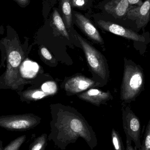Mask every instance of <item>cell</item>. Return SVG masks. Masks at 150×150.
Here are the masks:
<instances>
[{"mask_svg": "<svg viewBox=\"0 0 150 150\" xmlns=\"http://www.w3.org/2000/svg\"><path fill=\"white\" fill-rule=\"evenodd\" d=\"M7 28V35L0 40V47L6 55V70L0 76V89L21 91L26 84L20 76V69L25 60L27 50L14 29L10 25Z\"/></svg>", "mask_w": 150, "mask_h": 150, "instance_id": "1", "label": "cell"}, {"mask_svg": "<svg viewBox=\"0 0 150 150\" xmlns=\"http://www.w3.org/2000/svg\"><path fill=\"white\" fill-rule=\"evenodd\" d=\"M57 115L48 138L52 137L51 139L54 140L59 147L61 144L62 148L75 142L79 137L83 138L92 149L97 145L95 133L79 116L67 111H60Z\"/></svg>", "mask_w": 150, "mask_h": 150, "instance_id": "2", "label": "cell"}, {"mask_svg": "<svg viewBox=\"0 0 150 150\" xmlns=\"http://www.w3.org/2000/svg\"><path fill=\"white\" fill-rule=\"evenodd\" d=\"M121 90L122 100L130 103L144 90L145 79L143 69L132 61L125 59Z\"/></svg>", "mask_w": 150, "mask_h": 150, "instance_id": "3", "label": "cell"}, {"mask_svg": "<svg viewBox=\"0 0 150 150\" xmlns=\"http://www.w3.org/2000/svg\"><path fill=\"white\" fill-rule=\"evenodd\" d=\"M40 122L39 117L32 114L0 116V127L11 131H25L35 127Z\"/></svg>", "mask_w": 150, "mask_h": 150, "instance_id": "4", "label": "cell"}, {"mask_svg": "<svg viewBox=\"0 0 150 150\" xmlns=\"http://www.w3.org/2000/svg\"><path fill=\"white\" fill-rule=\"evenodd\" d=\"M122 124L126 139L133 142L135 148L139 150L142 145L141 122L138 117L128 107L123 112Z\"/></svg>", "mask_w": 150, "mask_h": 150, "instance_id": "5", "label": "cell"}, {"mask_svg": "<svg viewBox=\"0 0 150 150\" xmlns=\"http://www.w3.org/2000/svg\"><path fill=\"white\" fill-rule=\"evenodd\" d=\"M77 37L82 45L90 68L95 74L105 79L106 76V69L103 55L80 35H77Z\"/></svg>", "mask_w": 150, "mask_h": 150, "instance_id": "6", "label": "cell"}, {"mask_svg": "<svg viewBox=\"0 0 150 150\" xmlns=\"http://www.w3.org/2000/svg\"><path fill=\"white\" fill-rule=\"evenodd\" d=\"M97 24L99 27L104 30L115 35L137 42H145V38L142 35H140L134 31L125 28L117 24L102 20L97 21Z\"/></svg>", "mask_w": 150, "mask_h": 150, "instance_id": "7", "label": "cell"}, {"mask_svg": "<svg viewBox=\"0 0 150 150\" xmlns=\"http://www.w3.org/2000/svg\"><path fill=\"white\" fill-rule=\"evenodd\" d=\"M127 16L129 19L136 20L137 28L144 30L150 21V0H145L141 6H132Z\"/></svg>", "mask_w": 150, "mask_h": 150, "instance_id": "8", "label": "cell"}, {"mask_svg": "<svg viewBox=\"0 0 150 150\" xmlns=\"http://www.w3.org/2000/svg\"><path fill=\"white\" fill-rule=\"evenodd\" d=\"M74 14L77 25L85 35L93 41L103 45L104 41L102 37L91 20L79 12L76 11Z\"/></svg>", "mask_w": 150, "mask_h": 150, "instance_id": "9", "label": "cell"}, {"mask_svg": "<svg viewBox=\"0 0 150 150\" xmlns=\"http://www.w3.org/2000/svg\"><path fill=\"white\" fill-rule=\"evenodd\" d=\"M95 83V82L91 79L82 76H76L67 81L65 89L68 92L78 93L92 87Z\"/></svg>", "mask_w": 150, "mask_h": 150, "instance_id": "10", "label": "cell"}, {"mask_svg": "<svg viewBox=\"0 0 150 150\" xmlns=\"http://www.w3.org/2000/svg\"><path fill=\"white\" fill-rule=\"evenodd\" d=\"M132 7L127 0H112L106 4L105 9L115 18H122Z\"/></svg>", "mask_w": 150, "mask_h": 150, "instance_id": "11", "label": "cell"}, {"mask_svg": "<svg viewBox=\"0 0 150 150\" xmlns=\"http://www.w3.org/2000/svg\"><path fill=\"white\" fill-rule=\"evenodd\" d=\"M110 92H104L98 89H91L78 95V97L83 100L92 104L99 105L104 101L108 100L111 97Z\"/></svg>", "mask_w": 150, "mask_h": 150, "instance_id": "12", "label": "cell"}, {"mask_svg": "<svg viewBox=\"0 0 150 150\" xmlns=\"http://www.w3.org/2000/svg\"><path fill=\"white\" fill-rule=\"evenodd\" d=\"M21 66L20 74L22 79L27 84L29 83L26 79L33 78L36 76L39 69L38 65L36 62L25 60Z\"/></svg>", "mask_w": 150, "mask_h": 150, "instance_id": "13", "label": "cell"}, {"mask_svg": "<svg viewBox=\"0 0 150 150\" xmlns=\"http://www.w3.org/2000/svg\"><path fill=\"white\" fill-rule=\"evenodd\" d=\"M17 93L22 101L39 100L48 95L40 89H27L23 91H17Z\"/></svg>", "mask_w": 150, "mask_h": 150, "instance_id": "14", "label": "cell"}, {"mask_svg": "<svg viewBox=\"0 0 150 150\" xmlns=\"http://www.w3.org/2000/svg\"><path fill=\"white\" fill-rule=\"evenodd\" d=\"M52 22L54 27L64 37L69 39V35L66 29L65 24L62 20V18L57 10L54 9L52 13Z\"/></svg>", "mask_w": 150, "mask_h": 150, "instance_id": "15", "label": "cell"}, {"mask_svg": "<svg viewBox=\"0 0 150 150\" xmlns=\"http://www.w3.org/2000/svg\"><path fill=\"white\" fill-rule=\"evenodd\" d=\"M61 5L63 18L66 23V26L69 29L71 27L73 20L70 0H61Z\"/></svg>", "mask_w": 150, "mask_h": 150, "instance_id": "16", "label": "cell"}, {"mask_svg": "<svg viewBox=\"0 0 150 150\" xmlns=\"http://www.w3.org/2000/svg\"><path fill=\"white\" fill-rule=\"evenodd\" d=\"M47 137L46 134H42L35 139L30 145L28 150H45L47 145Z\"/></svg>", "mask_w": 150, "mask_h": 150, "instance_id": "17", "label": "cell"}, {"mask_svg": "<svg viewBox=\"0 0 150 150\" xmlns=\"http://www.w3.org/2000/svg\"><path fill=\"white\" fill-rule=\"evenodd\" d=\"M25 135L14 139L4 148V150H20L21 146L26 140Z\"/></svg>", "mask_w": 150, "mask_h": 150, "instance_id": "18", "label": "cell"}, {"mask_svg": "<svg viewBox=\"0 0 150 150\" xmlns=\"http://www.w3.org/2000/svg\"><path fill=\"white\" fill-rule=\"evenodd\" d=\"M112 139L115 150H125L123 142L122 141L120 134L114 129L112 130Z\"/></svg>", "mask_w": 150, "mask_h": 150, "instance_id": "19", "label": "cell"}, {"mask_svg": "<svg viewBox=\"0 0 150 150\" xmlns=\"http://www.w3.org/2000/svg\"><path fill=\"white\" fill-rule=\"evenodd\" d=\"M41 89L45 93L49 95L56 93L58 88L57 84L55 82L53 81H48L42 85Z\"/></svg>", "mask_w": 150, "mask_h": 150, "instance_id": "20", "label": "cell"}, {"mask_svg": "<svg viewBox=\"0 0 150 150\" xmlns=\"http://www.w3.org/2000/svg\"><path fill=\"white\" fill-rule=\"evenodd\" d=\"M138 150H150V119L146 127L144 138L141 148Z\"/></svg>", "mask_w": 150, "mask_h": 150, "instance_id": "21", "label": "cell"}, {"mask_svg": "<svg viewBox=\"0 0 150 150\" xmlns=\"http://www.w3.org/2000/svg\"><path fill=\"white\" fill-rule=\"evenodd\" d=\"M41 54L46 59L50 60L52 59V56L48 50L45 47H42L40 50Z\"/></svg>", "mask_w": 150, "mask_h": 150, "instance_id": "22", "label": "cell"}, {"mask_svg": "<svg viewBox=\"0 0 150 150\" xmlns=\"http://www.w3.org/2000/svg\"><path fill=\"white\" fill-rule=\"evenodd\" d=\"M16 2L21 8H24L27 7L30 4V0H12Z\"/></svg>", "mask_w": 150, "mask_h": 150, "instance_id": "23", "label": "cell"}, {"mask_svg": "<svg viewBox=\"0 0 150 150\" xmlns=\"http://www.w3.org/2000/svg\"><path fill=\"white\" fill-rule=\"evenodd\" d=\"M73 6L76 7H82L85 4L84 0H73Z\"/></svg>", "mask_w": 150, "mask_h": 150, "instance_id": "24", "label": "cell"}, {"mask_svg": "<svg viewBox=\"0 0 150 150\" xmlns=\"http://www.w3.org/2000/svg\"><path fill=\"white\" fill-rule=\"evenodd\" d=\"M132 141L126 139V150H137L135 148H134L132 145Z\"/></svg>", "mask_w": 150, "mask_h": 150, "instance_id": "25", "label": "cell"}, {"mask_svg": "<svg viewBox=\"0 0 150 150\" xmlns=\"http://www.w3.org/2000/svg\"><path fill=\"white\" fill-rule=\"evenodd\" d=\"M130 5L135 4L137 6H141L143 2L142 0H127Z\"/></svg>", "mask_w": 150, "mask_h": 150, "instance_id": "26", "label": "cell"}, {"mask_svg": "<svg viewBox=\"0 0 150 150\" xmlns=\"http://www.w3.org/2000/svg\"><path fill=\"white\" fill-rule=\"evenodd\" d=\"M4 27L3 25L0 26V35H3L4 33Z\"/></svg>", "mask_w": 150, "mask_h": 150, "instance_id": "27", "label": "cell"}, {"mask_svg": "<svg viewBox=\"0 0 150 150\" xmlns=\"http://www.w3.org/2000/svg\"><path fill=\"white\" fill-rule=\"evenodd\" d=\"M4 147H3V144L2 141H0V150H4Z\"/></svg>", "mask_w": 150, "mask_h": 150, "instance_id": "28", "label": "cell"}, {"mask_svg": "<svg viewBox=\"0 0 150 150\" xmlns=\"http://www.w3.org/2000/svg\"><path fill=\"white\" fill-rule=\"evenodd\" d=\"M2 67V65H1V63H0V69H1V67Z\"/></svg>", "mask_w": 150, "mask_h": 150, "instance_id": "29", "label": "cell"}]
</instances>
